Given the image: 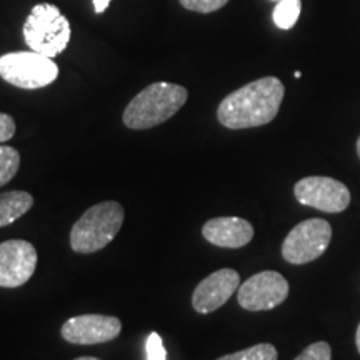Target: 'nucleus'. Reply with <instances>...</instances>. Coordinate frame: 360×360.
<instances>
[{
	"label": "nucleus",
	"mask_w": 360,
	"mask_h": 360,
	"mask_svg": "<svg viewBox=\"0 0 360 360\" xmlns=\"http://www.w3.org/2000/svg\"><path fill=\"white\" fill-rule=\"evenodd\" d=\"M285 87L277 77H262L229 94L220 102L217 119L232 130L260 127L276 119Z\"/></svg>",
	"instance_id": "f257e3e1"
},
{
	"label": "nucleus",
	"mask_w": 360,
	"mask_h": 360,
	"mask_svg": "<svg viewBox=\"0 0 360 360\" xmlns=\"http://www.w3.org/2000/svg\"><path fill=\"white\" fill-rule=\"evenodd\" d=\"M186 87L170 82H155L139 92L125 107L122 120L125 127L146 130L167 122L187 102Z\"/></svg>",
	"instance_id": "f03ea898"
},
{
	"label": "nucleus",
	"mask_w": 360,
	"mask_h": 360,
	"mask_svg": "<svg viewBox=\"0 0 360 360\" xmlns=\"http://www.w3.org/2000/svg\"><path fill=\"white\" fill-rule=\"evenodd\" d=\"M124 207L115 200L85 210L70 231V247L77 254H94L114 240L124 224Z\"/></svg>",
	"instance_id": "7ed1b4c3"
},
{
	"label": "nucleus",
	"mask_w": 360,
	"mask_h": 360,
	"mask_svg": "<svg viewBox=\"0 0 360 360\" xmlns=\"http://www.w3.org/2000/svg\"><path fill=\"white\" fill-rule=\"evenodd\" d=\"M22 32L30 51L52 58L65 51L72 29L60 8L52 4H39L27 17Z\"/></svg>",
	"instance_id": "20e7f679"
},
{
	"label": "nucleus",
	"mask_w": 360,
	"mask_h": 360,
	"mask_svg": "<svg viewBox=\"0 0 360 360\" xmlns=\"http://www.w3.org/2000/svg\"><path fill=\"white\" fill-rule=\"evenodd\" d=\"M0 77L13 87L35 90L56 82L58 67L39 52H11L0 57Z\"/></svg>",
	"instance_id": "39448f33"
},
{
	"label": "nucleus",
	"mask_w": 360,
	"mask_h": 360,
	"mask_svg": "<svg viewBox=\"0 0 360 360\" xmlns=\"http://www.w3.org/2000/svg\"><path fill=\"white\" fill-rule=\"evenodd\" d=\"M332 240V227L323 219L297 224L282 244V257L292 265H304L322 257Z\"/></svg>",
	"instance_id": "423d86ee"
},
{
	"label": "nucleus",
	"mask_w": 360,
	"mask_h": 360,
	"mask_svg": "<svg viewBox=\"0 0 360 360\" xmlns=\"http://www.w3.org/2000/svg\"><path fill=\"white\" fill-rule=\"evenodd\" d=\"M289 297V282L282 274L274 270H264L240 283L237 290V300L244 310L262 312L272 310L285 302Z\"/></svg>",
	"instance_id": "0eeeda50"
},
{
	"label": "nucleus",
	"mask_w": 360,
	"mask_h": 360,
	"mask_svg": "<svg viewBox=\"0 0 360 360\" xmlns=\"http://www.w3.org/2000/svg\"><path fill=\"white\" fill-rule=\"evenodd\" d=\"M294 195L299 204L314 207L327 214L344 212L350 204V191L347 186L322 175L300 179L294 186Z\"/></svg>",
	"instance_id": "6e6552de"
},
{
	"label": "nucleus",
	"mask_w": 360,
	"mask_h": 360,
	"mask_svg": "<svg viewBox=\"0 0 360 360\" xmlns=\"http://www.w3.org/2000/svg\"><path fill=\"white\" fill-rule=\"evenodd\" d=\"M122 330L120 319L102 314H84L62 323L60 334L74 345L105 344L119 337Z\"/></svg>",
	"instance_id": "1a4fd4ad"
},
{
	"label": "nucleus",
	"mask_w": 360,
	"mask_h": 360,
	"mask_svg": "<svg viewBox=\"0 0 360 360\" xmlns=\"http://www.w3.org/2000/svg\"><path fill=\"white\" fill-rule=\"evenodd\" d=\"M37 250L27 240L12 238L0 244V287L15 289L34 276Z\"/></svg>",
	"instance_id": "9d476101"
},
{
	"label": "nucleus",
	"mask_w": 360,
	"mask_h": 360,
	"mask_svg": "<svg viewBox=\"0 0 360 360\" xmlns=\"http://www.w3.org/2000/svg\"><path fill=\"white\" fill-rule=\"evenodd\" d=\"M240 287V276L233 269H220L205 277L192 294V307L199 314L219 310Z\"/></svg>",
	"instance_id": "9b49d317"
},
{
	"label": "nucleus",
	"mask_w": 360,
	"mask_h": 360,
	"mask_svg": "<svg viewBox=\"0 0 360 360\" xmlns=\"http://www.w3.org/2000/svg\"><path fill=\"white\" fill-rule=\"evenodd\" d=\"M202 236L209 244L222 249H240L254 238V227L240 217H215L204 224Z\"/></svg>",
	"instance_id": "f8f14e48"
},
{
	"label": "nucleus",
	"mask_w": 360,
	"mask_h": 360,
	"mask_svg": "<svg viewBox=\"0 0 360 360\" xmlns=\"http://www.w3.org/2000/svg\"><path fill=\"white\" fill-rule=\"evenodd\" d=\"M34 197L24 191L0 193V229L19 220L32 209Z\"/></svg>",
	"instance_id": "ddd939ff"
},
{
	"label": "nucleus",
	"mask_w": 360,
	"mask_h": 360,
	"mask_svg": "<svg viewBox=\"0 0 360 360\" xmlns=\"http://www.w3.org/2000/svg\"><path fill=\"white\" fill-rule=\"evenodd\" d=\"M300 11H302V2L300 0H278L272 13L274 24L278 29L289 30L299 20Z\"/></svg>",
	"instance_id": "4468645a"
},
{
	"label": "nucleus",
	"mask_w": 360,
	"mask_h": 360,
	"mask_svg": "<svg viewBox=\"0 0 360 360\" xmlns=\"http://www.w3.org/2000/svg\"><path fill=\"white\" fill-rule=\"evenodd\" d=\"M20 167V154L13 147L0 146V187L7 186Z\"/></svg>",
	"instance_id": "2eb2a0df"
},
{
	"label": "nucleus",
	"mask_w": 360,
	"mask_h": 360,
	"mask_svg": "<svg viewBox=\"0 0 360 360\" xmlns=\"http://www.w3.org/2000/svg\"><path fill=\"white\" fill-rule=\"evenodd\" d=\"M277 349L272 344H257L236 354L224 355L217 360H277Z\"/></svg>",
	"instance_id": "dca6fc26"
},
{
	"label": "nucleus",
	"mask_w": 360,
	"mask_h": 360,
	"mask_svg": "<svg viewBox=\"0 0 360 360\" xmlns=\"http://www.w3.org/2000/svg\"><path fill=\"white\" fill-rule=\"evenodd\" d=\"M184 8L197 13H212L225 7L229 0H179Z\"/></svg>",
	"instance_id": "f3484780"
},
{
	"label": "nucleus",
	"mask_w": 360,
	"mask_h": 360,
	"mask_svg": "<svg viewBox=\"0 0 360 360\" xmlns=\"http://www.w3.org/2000/svg\"><path fill=\"white\" fill-rule=\"evenodd\" d=\"M294 360H332V349L327 342H314Z\"/></svg>",
	"instance_id": "a211bd4d"
},
{
	"label": "nucleus",
	"mask_w": 360,
	"mask_h": 360,
	"mask_svg": "<svg viewBox=\"0 0 360 360\" xmlns=\"http://www.w3.org/2000/svg\"><path fill=\"white\" fill-rule=\"evenodd\" d=\"M146 352L147 360H167V352H165L164 344H162L160 335L157 334V332H152V334L148 335Z\"/></svg>",
	"instance_id": "6ab92c4d"
},
{
	"label": "nucleus",
	"mask_w": 360,
	"mask_h": 360,
	"mask_svg": "<svg viewBox=\"0 0 360 360\" xmlns=\"http://www.w3.org/2000/svg\"><path fill=\"white\" fill-rule=\"evenodd\" d=\"M15 135V120L8 114L0 112V143L11 141Z\"/></svg>",
	"instance_id": "aec40b11"
},
{
	"label": "nucleus",
	"mask_w": 360,
	"mask_h": 360,
	"mask_svg": "<svg viewBox=\"0 0 360 360\" xmlns=\"http://www.w3.org/2000/svg\"><path fill=\"white\" fill-rule=\"evenodd\" d=\"M112 0H94V8H96V13H103L107 11V7L110 6Z\"/></svg>",
	"instance_id": "412c9836"
},
{
	"label": "nucleus",
	"mask_w": 360,
	"mask_h": 360,
	"mask_svg": "<svg viewBox=\"0 0 360 360\" xmlns=\"http://www.w3.org/2000/svg\"><path fill=\"white\" fill-rule=\"evenodd\" d=\"M355 345H357V350H359V354H360V323H359V327H357V332H355Z\"/></svg>",
	"instance_id": "4be33fe9"
},
{
	"label": "nucleus",
	"mask_w": 360,
	"mask_h": 360,
	"mask_svg": "<svg viewBox=\"0 0 360 360\" xmlns=\"http://www.w3.org/2000/svg\"><path fill=\"white\" fill-rule=\"evenodd\" d=\"M75 360H101V359H97V357H79Z\"/></svg>",
	"instance_id": "5701e85b"
},
{
	"label": "nucleus",
	"mask_w": 360,
	"mask_h": 360,
	"mask_svg": "<svg viewBox=\"0 0 360 360\" xmlns=\"http://www.w3.org/2000/svg\"><path fill=\"white\" fill-rule=\"evenodd\" d=\"M357 154H359V159H360V137H359V141H357Z\"/></svg>",
	"instance_id": "b1692460"
},
{
	"label": "nucleus",
	"mask_w": 360,
	"mask_h": 360,
	"mask_svg": "<svg viewBox=\"0 0 360 360\" xmlns=\"http://www.w3.org/2000/svg\"><path fill=\"white\" fill-rule=\"evenodd\" d=\"M272 2H278V0H272Z\"/></svg>",
	"instance_id": "393cba45"
}]
</instances>
